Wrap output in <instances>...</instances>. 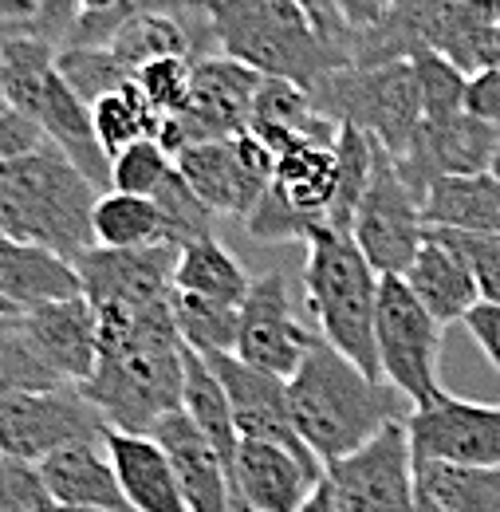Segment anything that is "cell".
Here are the masks:
<instances>
[{
  "instance_id": "1",
  "label": "cell",
  "mask_w": 500,
  "mask_h": 512,
  "mask_svg": "<svg viewBox=\"0 0 500 512\" xmlns=\"http://www.w3.org/2000/svg\"><path fill=\"white\" fill-rule=\"evenodd\" d=\"M174 300V296H170ZM99 363L79 386L111 430L150 434L166 414L182 410L186 343L174 327L170 304L138 316H95Z\"/></svg>"
},
{
  "instance_id": "2",
  "label": "cell",
  "mask_w": 500,
  "mask_h": 512,
  "mask_svg": "<svg viewBox=\"0 0 500 512\" xmlns=\"http://www.w3.org/2000/svg\"><path fill=\"white\" fill-rule=\"evenodd\" d=\"M288 418L319 465H331L359 446H367L394 422H406L410 402L386 383L363 375L319 335L300 367L284 379Z\"/></svg>"
},
{
  "instance_id": "3",
  "label": "cell",
  "mask_w": 500,
  "mask_h": 512,
  "mask_svg": "<svg viewBox=\"0 0 500 512\" xmlns=\"http://www.w3.org/2000/svg\"><path fill=\"white\" fill-rule=\"evenodd\" d=\"M217 56L252 67L264 79L312 91L339 67H351L347 44H331L292 0H201Z\"/></svg>"
},
{
  "instance_id": "4",
  "label": "cell",
  "mask_w": 500,
  "mask_h": 512,
  "mask_svg": "<svg viewBox=\"0 0 500 512\" xmlns=\"http://www.w3.org/2000/svg\"><path fill=\"white\" fill-rule=\"evenodd\" d=\"M95 201H99V190L52 142L0 170L4 237L52 249L71 264L87 249H95V237H91Z\"/></svg>"
},
{
  "instance_id": "5",
  "label": "cell",
  "mask_w": 500,
  "mask_h": 512,
  "mask_svg": "<svg viewBox=\"0 0 500 512\" xmlns=\"http://www.w3.org/2000/svg\"><path fill=\"white\" fill-rule=\"evenodd\" d=\"M304 296L319 323V339L351 359L363 375L382 379L375 363V300L378 272L355 249L351 233L315 229L304 260Z\"/></svg>"
},
{
  "instance_id": "6",
  "label": "cell",
  "mask_w": 500,
  "mask_h": 512,
  "mask_svg": "<svg viewBox=\"0 0 500 512\" xmlns=\"http://www.w3.org/2000/svg\"><path fill=\"white\" fill-rule=\"evenodd\" d=\"M312 107L335 127L363 130L394 162L406 158L422 127V95L410 60L378 67H339L308 91Z\"/></svg>"
},
{
  "instance_id": "7",
  "label": "cell",
  "mask_w": 500,
  "mask_h": 512,
  "mask_svg": "<svg viewBox=\"0 0 500 512\" xmlns=\"http://www.w3.org/2000/svg\"><path fill=\"white\" fill-rule=\"evenodd\" d=\"M441 335L445 327L414 300L402 276H378L375 363L378 375L410 402V410L430 406L445 394L438 379Z\"/></svg>"
},
{
  "instance_id": "8",
  "label": "cell",
  "mask_w": 500,
  "mask_h": 512,
  "mask_svg": "<svg viewBox=\"0 0 500 512\" xmlns=\"http://www.w3.org/2000/svg\"><path fill=\"white\" fill-rule=\"evenodd\" d=\"M335 178V142H300L276 154L272 186L249 213V233L260 241H308L327 225Z\"/></svg>"
},
{
  "instance_id": "9",
  "label": "cell",
  "mask_w": 500,
  "mask_h": 512,
  "mask_svg": "<svg viewBox=\"0 0 500 512\" xmlns=\"http://www.w3.org/2000/svg\"><path fill=\"white\" fill-rule=\"evenodd\" d=\"M351 241L378 276H402L426 241L422 197L375 142V166L351 217Z\"/></svg>"
},
{
  "instance_id": "10",
  "label": "cell",
  "mask_w": 500,
  "mask_h": 512,
  "mask_svg": "<svg viewBox=\"0 0 500 512\" xmlns=\"http://www.w3.org/2000/svg\"><path fill=\"white\" fill-rule=\"evenodd\" d=\"M107 430V418L71 383L12 394L0 402V453L32 465L75 442H103Z\"/></svg>"
},
{
  "instance_id": "11",
  "label": "cell",
  "mask_w": 500,
  "mask_h": 512,
  "mask_svg": "<svg viewBox=\"0 0 500 512\" xmlns=\"http://www.w3.org/2000/svg\"><path fill=\"white\" fill-rule=\"evenodd\" d=\"M323 485L339 512H414V453L394 422L367 446L323 465Z\"/></svg>"
},
{
  "instance_id": "12",
  "label": "cell",
  "mask_w": 500,
  "mask_h": 512,
  "mask_svg": "<svg viewBox=\"0 0 500 512\" xmlns=\"http://www.w3.org/2000/svg\"><path fill=\"white\" fill-rule=\"evenodd\" d=\"M174 170L213 213L249 217L272 186L276 154L252 130H245L237 138L193 142L174 158Z\"/></svg>"
},
{
  "instance_id": "13",
  "label": "cell",
  "mask_w": 500,
  "mask_h": 512,
  "mask_svg": "<svg viewBox=\"0 0 500 512\" xmlns=\"http://www.w3.org/2000/svg\"><path fill=\"white\" fill-rule=\"evenodd\" d=\"M174 245L150 249H87L75 260L83 300L95 316H138L174 296Z\"/></svg>"
},
{
  "instance_id": "14",
  "label": "cell",
  "mask_w": 500,
  "mask_h": 512,
  "mask_svg": "<svg viewBox=\"0 0 500 512\" xmlns=\"http://www.w3.org/2000/svg\"><path fill=\"white\" fill-rule=\"evenodd\" d=\"M402 426L414 461L500 469V406L465 402L445 390L438 402L410 410Z\"/></svg>"
},
{
  "instance_id": "15",
  "label": "cell",
  "mask_w": 500,
  "mask_h": 512,
  "mask_svg": "<svg viewBox=\"0 0 500 512\" xmlns=\"http://www.w3.org/2000/svg\"><path fill=\"white\" fill-rule=\"evenodd\" d=\"M315 331H308L292 312L288 276L264 272L249 284L245 304L237 308V347L233 355L256 371H268L276 379H288L300 359L308 355Z\"/></svg>"
},
{
  "instance_id": "16",
  "label": "cell",
  "mask_w": 500,
  "mask_h": 512,
  "mask_svg": "<svg viewBox=\"0 0 500 512\" xmlns=\"http://www.w3.org/2000/svg\"><path fill=\"white\" fill-rule=\"evenodd\" d=\"M260 83H264V75H256L252 67L237 64L229 56L193 60L189 64V103L182 115H174L186 134V146L245 134Z\"/></svg>"
},
{
  "instance_id": "17",
  "label": "cell",
  "mask_w": 500,
  "mask_h": 512,
  "mask_svg": "<svg viewBox=\"0 0 500 512\" xmlns=\"http://www.w3.org/2000/svg\"><path fill=\"white\" fill-rule=\"evenodd\" d=\"M497 158L500 130L473 119L469 111H457V115H445V119H422L406 158H398L394 166L402 170V178L422 197V190L434 178L489 174L497 166Z\"/></svg>"
},
{
  "instance_id": "18",
  "label": "cell",
  "mask_w": 500,
  "mask_h": 512,
  "mask_svg": "<svg viewBox=\"0 0 500 512\" xmlns=\"http://www.w3.org/2000/svg\"><path fill=\"white\" fill-rule=\"evenodd\" d=\"M209 363V371L217 375V383L225 386L229 410H233V426L241 442H272L284 446L300 457L315 461L308 446L300 442L292 418H288V390L284 379L256 371L249 363H241L237 355H201Z\"/></svg>"
},
{
  "instance_id": "19",
  "label": "cell",
  "mask_w": 500,
  "mask_h": 512,
  "mask_svg": "<svg viewBox=\"0 0 500 512\" xmlns=\"http://www.w3.org/2000/svg\"><path fill=\"white\" fill-rule=\"evenodd\" d=\"M16 327H20L24 343L40 355V363L60 383L83 386L95 375V363H99V320H95V308L83 296L36 308V312H24Z\"/></svg>"
},
{
  "instance_id": "20",
  "label": "cell",
  "mask_w": 500,
  "mask_h": 512,
  "mask_svg": "<svg viewBox=\"0 0 500 512\" xmlns=\"http://www.w3.org/2000/svg\"><path fill=\"white\" fill-rule=\"evenodd\" d=\"M323 481V465L272 442H237L233 493L252 512H300Z\"/></svg>"
},
{
  "instance_id": "21",
  "label": "cell",
  "mask_w": 500,
  "mask_h": 512,
  "mask_svg": "<svg viewBox=\"0 0 500 512\" xmlns=\"http://www.w3.org/2000/svg\"><path fill=\"white\" fill-rule=\"evenodd\" d=\"M150 434L166 449L189 512H233V481H229L221 457L213 453V446L201 438V430L182 410L166 414Z\"/></svg>"
},
{
  "instance_id": "22",
  "label": "cell",
  "mask_w": 500,
  "mask_h": 512,
  "mask_svg": "<svg viewBox=\"0 0 500 512\" xmlns=\"http://www.w3.org/2000/svg\"><path fill=\"white\" fill-rule=\"evenodd\" d=\"M103 446L115 465V477H119L130 512H189L178 477H174V465L166 449L154 442V434L107 430Z\"/></svg>"
},
{
  "instance_id": "23",
  "label": "cell",
  "mask_w": 500,
  "mask_h": 512,
  "mask_svg": "<svg viewBox=\"0 0 500 512\" xmlns=\"http://www.w3.org/2000/svg\"><path fill=\"white\" fill-rule=\"evenodd\" d=\"M83 296L79 272L71 260H63L52 249H40L32 241H8L0 237V300L12 304L20 316L63 304Z\"/></svg>"
},
{
  "instance_id": "24",
  "label": "cell",
  "mask_w": 500,
  "mask_h": 512,
  "mask_svg": "<svg viewBox=\"0 0 500 512\" xmlns=\"http://www.w3.org/2000/svg\"><path fill=\"white\" fill-rule=\"evenodd\" d=\"M402 280H406V288L414 292V300H418L441 327L461 323L469 316L473 304H481L469 264L461 260V253L441 237L438 229H426V241H422L418 256L410 260V268L402 272Z\"/></svg>"
},
{
  "instance_id": "25",
  "label": "cell",
  "mask_w": 500,
  "mask_h": 512,
  "mask_svg": "<svg viewBox=\"0 0 500 512\" xmlns=\"http://www.w3.org/2000/svg\"><path fill=\"white\" fill-rule=\"evenodd\" d=\"M36 123L44 130V138L60 150L63 158L95 186L99 193L111 190V158L103 154L95 127H91V107L83 99H75V91L60 79V71L48 79Z\"/></svg>"
},
{
  "instance_id": "26",
  "label": "cell",
  "mask_w": 500,
  "mask_h": 512,
  "mask_svg": "<svg viewBox=\"0 0 500 512\" xmlns=\"http://www.w3.org/2000/svg\"><path fill=\"white\" fill-rule=\"evenodd\" d=\"M44 485L56 497L60 509H111V512H130L115 465L107 457L103 442H75L63 446L60 453L40 461Z\"/></svg>"
},
{
  "instance_id": "27",
  "label": "cell",
  "mask_w": 500,
  "mask_h": 512,
  "mask_svg": "<svg viewBox=\"0 0 500 512\" xmlns=\"http://www.w3.org/2000/svg\"><path fill=\"white\" fill-rule=\"evenodd\" d=\"M249 130L272 154H284L300 142H335V134H339V127L312 107L308 91H300L296 83H284V79L260 83V91L252 99Z\"/></svg>"
},
{
  "instance_id": "28",
  "label": "cell",
  "mask_w": 500,
  "mask_h": 512,
  "mask_svg": "<svg viewBox=\"0 0 500 512\" xmlns=\"http://www.w3.org/2000/svg\"><path fill=\"white\" fill-rule=\"evenodd\" d=\"M422 217H426V229L500 237V178L493 170L434 178L422 190Z\"/></svg>"
},
{
  "instance_id": "29",
  "label": "cell",
  "mask_w": 500,
  "mask_h": 512,
  "mask_svg": "<svg viewBox=\"0 0 500 512\" xmlns=\"http://www.w3.org/2000/svg\"><path fill=\"white\" fill-rule=\"evenodd\" d=\"M249 284L252 280L245 264L217 237H205V241H193V245L178 249L174 292H189V296H201V300H213V304H225V308H241L245 296H249Z\"/></svg>"
},
{
  "instance_id": "30",
  "label": "cell",
  "mask_w": 500,
  "mask_h": 512,
  "mask_svg": "<svg viewBox=\"0 0 500 512\" xmlns=\"http://www.w3.org/2000/svg\"><path fill=\"white\" fill-rule=\"evenodd\" d=\"M186 375H182V414L201 430V438L213 446V453L221 457L229 481H233V457H237V426H233V410L225 398V386L217 383V375L209 371V363L189 351L182 355Z\"/></svg>"
},
{
  "instance_id": "31",
  "label": "cell",
  "mask_w": 500,
  "mask_h": 512,
  "mask_svg": "<svg viewBox=\"0 0 500 512\" xmlns=\"http://www.w3.org/2000/svg\"><path fill=\"white\" fill-rule=\"evenodd\" d=\"M414 489L445 512H500V469L414 461Z\"/></svg>"
},
{
  "instance_id": "32",
  "label": "cell",
  "mask_w": 500,
  "mask_h": 512,
  "mask_svg": "<svg viewBox=\"0 0 500 512\" xmlns=\"http://www.w3.org/2000/svg\"><path fill=\"white\" fill-rule=\"evenodd\" d=\"M56 52L60 48H52L48 40H40L32 32H16V36L0 40V87H4L8 107L36 119L44 87L56 75Z\"/></svg>"
},
{
  "instance_id": "33",
  "label": "cell",
  "mask_w": 500,
  "mask_h": 512,
  "mask_svg": "<svg viewBox=\"0 0 500 512\" xmlns=\"http://www.w3.org/2000/svg\"><path fill=\"white\" fill-rule=\"evenodd\" d=\"M91 237H95L99 249H150V245H166L154 197H134V193L119 190L99 193L95 213H91Z\"/></svg>"
},
{
  "instance_id": "34",
  "label": "cell",
  "mask_w": 500,
  "mask_h": 512,
  "mask_svg": "<svg viewBox=\"0 0 500 512\" xmlns=\"http://www.w3.org/2000/svg\"><path fill=\"white\" fill-rule=\"evenodd\" d=\"M162 119L166 115H158L142 99V91L134 87V79L126 87H119V91H111V95H103V99L91 103V127H95V138H99V146H103L107 158L123 154L130 142H146V138L154 142L158 130H162Z\"/></svg>"
},
{
  "instance_id": "35",
  "label": "cell",
  "mask_w": 500,
  "mask_h": 512,
  "mask_svg": "<svg viewBox=\"0 0 500 512\" xmlns=\"http://www.w3.org/2000/svg\"><path fill=\"white\" fill-rule=\"evenodd\" d=\"M174 312V327L182 335L189 351L197 355H233L237 347V308L189 296V292H174L170 300Z\"/></svg>"
},
{
  "instance_id": "36",
  "label": "cell",
  "mask_w": 500,
  "mask_h": 512,
  "mask_svg": "<svg viewBox=\"0 0 500 512\" xmlns=\"http://www.w3.org/2000/svg\"><path fill=\"white\" fill-rule=\"evenodd\" d=\"M56 71L75 91V99H83L87 107L134 79V71L111 48H60L56 52Z\"/></svg>"
},
{
  "instance_id": "37",
  "label": "cell",
  "mask_w": 500,
  "mask_h": 512,
  "mask_svg": "<svg viewBox=\"0 0 500 512\" xmlns=\"http://www.w3.org/2000/svg\"><path fill=\"white\" fill-rule=\"evenodd\" d=\"M154 205H158V217H162V241L182 249L193 241H205L213 237V225H217V213L186 186V178L174 170L158 193H154Z\"/></svg>"
},
{
  "instance_id": "38",
  "label": "cell",
  "mask_w": 500,
  "mask_h": 512,
  "mask_svg": "<svg viewBox=\"0 0 500 512\" xmlns=\"http://www.w3.org/2000/svg\"><path fill=\"white\" fill-rule=\"evenodd\" d=\"M414 75H418V95H422V119H445L465 111V83L469 75H461L449 60H441L434 52H414L410 56Z\"/></svg>"
},
{
  "instance_id": "39",
  "label": "cell",
  "mask_w": 500,
  "mask_h": 512,
  "mask_svg": "<svg viewBox=\"0 0 500 512\" xmlns=\"http://www.w3.org/2000/svg\"><path fill=\"white\" fill-rule=\"evenodd\" d=\"M174 174V158L158 142H130L123 154L111 158V190L134 193V197H154L158 186Z\"/></svg>"
},
{
  "instance_id": "40",
  "label": "cell",
  "mask_w": 500,
  "mask_h": 512,
  "mask_svg": "<svg viewBox=\"0 0 500 512\" xmlns=\"http://www.w3.org/2000/svg\"><path fill=\"white\" fill-rule=\"evenodd\" d=\"M134 87L158 115H182L189 103V60H150L134 71Z\"/></svg>"
},
{
  "instance_id": "41",
  "label": "cell",
  "mask_w": 500,
  "mask_h": 512,
  "mask_svg": "<svg viewBox=\"0 0 500 512\" xmlns=\"http://www.w3.org/2000/svg\"><path fill=\"white\" fill-rule=\"evenodd\" d=\"M60 386V379L40 363V355L24 343L20 327L8 331L0 339V402L12 394H28V390H52Z\"/></svg>"
},
{
  "instance_id": "42",
  "label": "cell",
  "mask_w": 500,
  "mask_h": 512,
  "mask_svg": "<svg viewBox=\"0 0 500 512\" xmlns=\"http://www.w3.org/2000/svg\"><path fill=\"white\" fill-rule=\"evenodd\" d=\"M0 512H60L40 465L0 453Z\"/></svg>"
},
{
  "instance_id": "43",
  "label": "cell",
  "mask_w": 500,
  "mask_h": 512,
  "mask_svg": "<svg viewBox=\"0 0 500 512\" xmlns=\"http://www.w3.org/2000/svg\"><path fill=\"white\" fill-rule=\"evenodd\" d=\"M438 233L469 264L481 304H500V237H489V233H453V229H438Z\"/></svg>"
},
{
  "instance_id": "44",
  "label": "cell",
  "mask_w": 500,
  "mask_h": 512,
  "mask_svg": "<svg viewBox=\"0 0 500 512\" xmlns=\"http://www.w3.org/2000/svg\"><path fill=\"white\" fill-rule=\"evenodd\" d=\"M40 146H48L40 123L4 103L0 107V170L12 166V162H20V158H28V154H36Z\"/></svg>"
},
{
  "instance_id": "45",
  "label": "cell",
  "mask_w": 500,
  "mask_h": 512,
  "mask_svg": "<svg viewBox=\"0 0 500 512\" xmlns=\"http://www.w3.org/2000/svg\"><path fill=\"white\" fill-rule=\"evenodd\" d=\"M79 12L75 0H36V16H32V36L48 40L52 48H63L71 28H75Z\"/></svg>"
},
{
  "instance_id": "46",
  "label": "cell",
  "mask_w": 500,
  "mask_h": 512,
  "mask_svg": "<svg viewBox=\"0 0 500 512\" xmlns=\"http://www.w3.org/2000/svg\"><path fill=\"white\" fill-rule=\"evenodd\" d=\"M465 111L481 123L500 130V67L497 71H477L465 83Z\"/></svg>"
},
{
  "instance_id": "47",
  "label": "cell",
  "mask_w": 500,
  "mask_h": 512,
  "mask_svg": "<svg viewBox=\"0 0 500 512\" xmlns=\"http://www.w3.org/2000/svg\"><path fill=\"white\" fill-rule=\"evenodd\" d=\"M461 323L473 335V343L489 355V363L500 371V304H473Z\"/></svg>"
},
{
  "instance_id": "48",
  "label": "cell",
  "mask_w": 500,
  "mask_h": 512,
  "mask_svg": "<svg viewBox=\"0 0 500 512\" xmlns=\"http://www.w3.org/2000/svg\"><path fill=\"white\" fill-rule=\"evenodd\" d=\"M331 8L347 24V32H367L390 12V0H331Z\"/></svg>"
},
{
  "instance_id": "49",
  "label": "cell",
  "mask_w": 500,
  "mask_h": 512,
  "mask_svg": "<svg viewBox=\"0 0 500 512\" xmlns=\"http://www.w3.org/2000/svg\"><path fill=\"white\" fill-rule=\"evenodd\" d=\"M308 20L315 24V32L331 44H347V24L339 20V12L331 8V0H292Z\"/></svg>"
},
{
  "instance_id": "50",
  "label": "cell",
  "mask_w": 500,
  "mask_h": 512,
  "mask_svg": "<svg viewBox=\"0 0 500 512\" xmlns=\"http://www.w3.org/2000/svg\"><path fill=\"white\" fill-rule=\"evenodd\" d=\"M32 16H36V0H0V28L32 24Z\"/></svg>"
},
{
  "instance_id": "51",
  "label": "cell",
  "mask_w": 500,
  "mask_h": 512,
  "mask_svg": "<svg viewBox=\"0 0 500 512\" xmlns=\"http://www.w3.org/2000/svg\"><path fill=\"white\" fill-rule=\"evenodd\" d=\"M430 4H438V0H390V16H398V20H414V16H422Z\"/></svg>"
},
{
  "instance_id": "52",
  "label": "cell",
  "mask_w": 500,
  "mask_h": 512,
  "mask_svg": "<svg viewBox=\"0 0 500 512\" xmlns=\"http://www.w3.org/2000/svg\"><path fill=\"white\" fill-rule=\"evenodd\" d=\"M300 512H339L335 509V501H331V493H327V485L319 481V489H315L312 497L300 505Z\"/></svg>"
},
{
  "instance_id": "53",
  "label": "cell",
  "mask_w": 500,
  "mask_h": 512,
  "mask_svg": "<svg viewBox=\"0 0 500 512\" xmlns=\"http://www.w3.org/2000/svg\"><path fill=\"white\" fill-rule=\"evenodd\" d=\"M414 512H445V509H438V505H434L430 497H422V493L414 489Z\"/></svg>"
},
{
  "instance_id": "54",
  "label": "cell",
  "mask_w": 500,
  "mask_h": 512,
  "mask_svg": "<svg viewBox=\"0 0 500 512\" xmlns=\"http://www.w3.org/2000/svg\"><path fill=\"white\" fill-rule=\"evenodd\" d=\"M16 323H20V316H0V339H4L8 331H16Z\"/></svg>"
},
{
  "instance_id": "55",
  "label": "cell",
  "mask_w": 500,
  "mask_h": 512,
  "mask_svg": "<svg viewBox=\"0 0 500 512\" xmlns=\"http://www.w3.org/2000/svg\"><path fill=\"white\" fill-rule=\"evenodd\" d=\"M0 316H20V312H16L12 304H4V300H0Z\"/></svg>"
},
{
  "instance_id": "56",
  "label": "cell",
  "mask_w": 500,
  "mask_h": 512,
  "mask_svg": "<svg viewBox=\"0 0 500 512\" xmlns=\"http://www.w3.org/2000/svg\"><path fill=\"white\" fill-rule=\"evenodd\" d=\"M60 512H111V509H60Z\"/></svg>"
},
{
  "instance_id": "57",
  "label": "cell",
  "mask_w": 500,
  "mask_h": 512,
  "mask_svg": "<svg viewBox=\"0 0 500 512\" xmlns=\"http://www.w3.org/2000/svg\"><path fill=\"white\" fill-rule=\"evenodd\" d=\"M0 237H4V205H0Z\"/></svg>"
},
{
  "instance_id": "58",
  "label": "cell",
  "mask_w": 500,
  "mask_h": 512,
  "mask_svg": "<svg viewBox=\"0 0 500 512\" xmlns=\"http://www.w3.org/2000/svg\"><path fill=\"white\" fill-rule=\"evenodd\" d=\"M493 174H497V178H500V158H497V166H493Z\"/></svg>"
},
{
  "instance_id": "59",
  "label": "cell",
  "mask_w": 500,
  "mask_h": 512,
  "mask_svg": "<svg viewBox=\"0 0 500 512\" xmlns=\"http://www.w3.org/2000/svg\"><path fill=\"white\" fill-rule=\"evenodd\" d=\"M0 107H4V87H0Z\"/></svg>"
}]
</instances>
